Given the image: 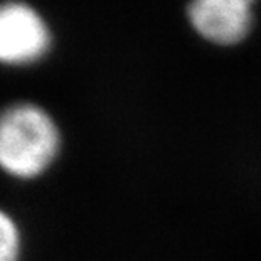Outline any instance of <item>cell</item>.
<instances>
[{
  "label": "cell",
  "instance_id": "4",
  "mask_svg": "<svg viewBox=\"0 0 261 261\" xmlns=\"http://www.w3.org/2000/svg\"><path fill=\"white\" fill-rule=\"evenodd\" d=\"M22 254V232L12 216L0 209V261H19Z\"/></svg>",
  "mask_w": 261,
  "mask_h": 261
},
{
  "label": "cell",
  "instance_id": "3",
  "mask_svg": "<svg viewBox=\"0 0 261 261\" xmlns=\"http://www.w3.org/2000/svg\"><path fill=\"white\" fill-rule=\"evenodd\" d=\"M254 2L256 0H191L187 19L205 41L218 46H234L251 32Z\"/></svg>",
  "mask_w": 261,
  "mask_h": 261
},
{
  "label": "cell",
  "instance_id": "2",
  "mask_svg": "<svg viewBox=\"0 0 261 261\" xmlns=\"http://www.w3.org/2000/svg\"><path fill=\"white\" fill-rule=\"evenodd\" d=\"M51 31L29 4L5 0L0 4V64L37 63L51 47Z\"/></svg>",
  "mask_w": 261,
  "mask_h": 261
},
{
  "label": "cell",
  "instance_id": "1",
  "mask_svg": "<svg viewBox=\"0 0 261 261\" xmlns=\"http://www.w3.org/2000/svg\"><path fill=\"white\" fill-rule=\"evenodd\" d=\"M61 150V132L36 103L20 101L0 112V170L32 180L51 169Z\"/></svg>",
  "mask_w": 261,
  "mask_h": 261
}]
</instances>
